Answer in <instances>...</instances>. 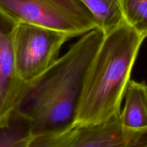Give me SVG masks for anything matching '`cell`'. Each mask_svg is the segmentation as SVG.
I'll use <instances>...</instances> for the list:
<instances>
[{
  "label": "cell",
  "instance_id": "10",
  "mask_svg": "<svg viewBox=\"0 0 147 147\" xmlns=\"http://www.w3.org/2000/svg\"><path fill=\"white\" fill-rule=\"evenodd\" d=\"M30 134L28 121L14 111L9 123L0 126V147H14Z\"/></svg>",
  "mask_w": 147,
  "mask_h": 147
},
{
  "label": "cell",
  "instance_id": "4",
  "mask_svg": "<svg viewBox=\"0 0 147 147\" xmlns=\"http://www.w3.org/2000/svg\"><path fill=\"white\" fill-rule=\"evenodd\" d=\"M147 129L124 127L119 116L97 124H77L55 133L30 134L14 147H145Z\"/></svg>",
  "mask_w": 147,
  "mask_h": 147
},
{
  "label": "cell",
  "instance_id": "2",
  "mask_svg": "<svg viewBox=\"0 0 147 147\" xmlns=\"http://www.w3.org/2000/svg\"><path fill=\"white\" fill-rule=\"evenodd\" d=\"M144 39L125 21L105 33L86 71L74 123L97 124L119 116Z\"/></svg>",
  "mask_w": 147,
  "mask_h": 147
},
{
  "label": "cell",
  "instance_id": "3",
  "mask_svg": "<svg viewBox=\"0 0 147 147\" xmlns=\"http://www.w3.org/2000/svg\"><path fill=\"white\" fill-rule=\"evenodd\" d=\"M0 10L16 23L50 29L70 38L99 28L80 0H0Z\"/></svg>",
  "mask_w": 147,
  "mask_h": 147
},
{
  "label": "cell",
  "instance_id": "1",
  "mask_svg": "<svg viewBox=\"0 0 147 147\" xmlns=\"http://www.w3.org/2000/svg\"><path fill=\"white\" fill-rule=\"evenodd\" d=\"M104 35L96 28L81 36L46 71L25 85L14 111L28 121L30 134L55 133L74 124L86 71Z\"/></svg>",
  "mask_w": 147,
  "mask_h": 147
},
{
  "label": "cell",
  "instance_id": "8",
  "mask_svg": "<svg viewBox=\"0 0 147 147\" xmlns=\"http://www.w3.org/2000/svg\"><path fill=\"white\" fill-rule=\"evenodd\" d=\"M96 19L105 33L119 25L123 20L120 0H80Z\"/></svg>",
  "mask_w": 147,
  "mask_h": 147
},
{
  "label": "cell",
  "instance_id": "11",
  "mask_svg": "<svg viewBox=\"0 0 147 147\" xmlns=\"http://www.w3.org/2000/svg\"><path fill=\"white\" fill-rule=\"evenodd\" d=\"M145 147H147V146H145Z\"/></svg>",
  "mask_w": 147,
  "mask_h": 147
},
{
  "label": "cell",
  "instance_id": "6",
  "mask_svg": "<svg viewBox=\"0 0 147 147\" xmlns=\"http://www.w3.org/2000/svg\"><path fill=\"white\" fill-rule=\"evenodd\" d=\"M17 24L0 10V126L9 123L26 85L15 67L13 37Z\"/></svg>",
  "mask_w": 147,
  "mask_h": 147
},
{
  "label": "cell",
  "instance_id": "5",
  "mask_svg": "<svg viewBox=\"0 0 147 147\" xmlns=\"http://www.w3.org/2000/svg\"><path fill=\"white\" fill-rule=\"evenodd\" d=\"M69 39L66 34L50 29L17 23L13 45L20 80L27 84L41 76L59 59L61 49Z\"/></svg>",
  "mask_w": 147,
  "mask_h": 147
},
{
  "label": "cell",
  "instance_id": "7",
  "mask_svg": "<svg viewBox=\"0 0 147 147\" xmlns=\"http://www.w3.org/2000/svg\"><path fill=\"white\" fill-rule=\"evenodd\" d=\"M124 96L125 103L119 115L121 124L133 130L147 129V85L130 80Z\"/></svg>",
  "mask_w": 147,
  "mask_h": 147
},
{
  "label": "cell",
  "instance_id": "9",
  "mask_svg": "<svg viewBox=\"0 0 147 147\" xmlns=\"http://www.w3.org/2000/svg\"><path fill=\"white\" fill-rule=\"evenodd\" d=\"M120 5L125 23L147 37V0H120Z\"/></svg>",
  "mask_w": 147,
  "mask_h": 147
}]
</instances>
